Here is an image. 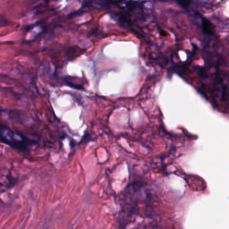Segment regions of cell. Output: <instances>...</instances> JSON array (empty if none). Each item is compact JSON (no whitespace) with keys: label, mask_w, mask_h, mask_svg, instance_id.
Listing matches in <instances>:
<instances>
[{"label":"cell","mask_w":229,"mask_h":229,"mask_svg":"<svg viewBox=\"0 0 229 229\" xmlns=\"http://www.w3.org/2000/svg\"><path fill=\"white\" fill-rule=\"evenodd\" d=\"M203 30L208 34L213 33V26L208 20H204L203 21Z\"/></svg>","instance_id":"6da1fadb"},{"label":"cell","mask_w":229,"mask_h":229,"mask_svg":"<svg viewBox=\"0 0 229 229\" xmlns=\"http://www.w3.org/2000/svg\"><path fill=\"white\" fill-rule=\"evenodd\" d=\"M6 24V20L5 19H2L0 18V27L2 26H5Z\"/></svg>","instance_id":"7a4b0ae2"}]
</instances>
